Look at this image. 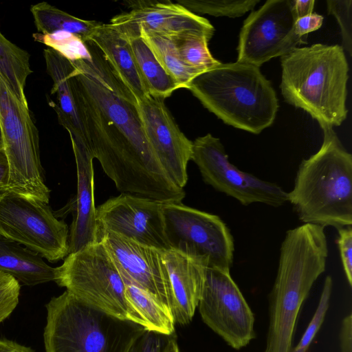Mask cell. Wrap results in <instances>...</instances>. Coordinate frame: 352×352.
Masks as SVG:
<instances>
[{
    "mask_svg": "<svg viewBox=\"0 0 352 352\" xmlns=\"http://www.w3.org/2000/svg\"><path fill=\"white\" fill-rule=\"evenodd\" d=\"M337 243L346 280L352 286V228L351 226L338 229Z\"/></svg>",
    "mask_w": 352,
    "mask_h": 352,
    "instance_id": "cell-35",
    "label": "cell"
},
{
    "mask_svg": "<svg viewBox=\"0 0 352 352\" xmlns=\"http://www.w3.org/2000/svg\"><path fill=\"white\" fill-rule=\"evenodd\" d=\"M198 307L204 322L233 349L255 338L254 314L230 272L207 268Z\"/></svg>",
    "mask_w": 352,
    "mask_h": 352,
    "instance_id": "cell-12",
    "label": "cell"
},
{
    "mask_svg": "<svg viewBox=\"0 0 352 352\" xmlns=\"http://www.w3.org/2000/svg\"><path fill=\"white\" fill-rule=\"evenodd\" d=\"M45 352H127L146 329L96 309L68 291L45 305Z\"/></svg>",
    "mask_w": 352,
    "mask_h": 352,
    "instance_id": "cell-6",
    "label": "cell"
},
{
    "mask_svg": "<svg viewBox=\"0 0 352 352\" xmlns=\"http://www.w3.org/2000/svg\"><path fill=\"white\" fill-rule=\"evenodd\" d=\"M4 148V144H3L2 130H1V124H0V148Z\"/></svg>",
    "mask_w": 352,
    "mask_h": 352,
    "instance_id": "cell-42",
    "label": "cell"
},
{
    "mask_svg": "<svg viewBox=\"0 0 352 352\" xmlns=\"http://www.w3.org/2000/svg\"><path fill=\"white\" fill-rule=\"evenodd\" d=\"M259 0H177V3L194 13L214 16L239 17L254 8Z\"/></svg>",
    "mask_w": 352,
    "mask_h": 352,
    "instance_id": "cell-29",
    "label": "cell"
},
{
    "mask_svg": "<svg viewBox=\"0 0 352 352\" xmlns=\"http://www.w3.org/2000/svg\"><path fill=\"white\" fill-rule=\"evenodd\" d=\"M77 171V192L69 233V254L98 242L94 200V159L88 148H73Z\"/></svg>",
    "mask_w": 352,
    "mask_h": 352,
    "instance_id": "cell-19",
    "label": "cell"
},
{
    "mask_svg": "<svg viewBox=\"0 0 352 352\" xmlns=\"http://www.w3.org/2000/svg\"><path fill=\"white\" fill-rule=\"evenodd\" d=\"M333 287L331 276L325 278L320 298L316 310L305 329L297 346L292 352H307L310 344L320 329L329 306V301Z\"/></svg>",
    "mask_w": 352,
    "mask_h": 352,
    "instance_id": "cell-31",
    "label": "cell"
},
{
    "mask_svg": "<svg viewBox=\"0 0 352 352\" xmlns=\"http://www.w3.org/2000/svg\"><path fill=\"white\" fill-rule=\"evenodd\" d=\"M0 352H34L29 347L7 338H0Z\"/></svg>",
    "mask_w": 352,
    "mask_h": 352,
    "instance_id": "cell-40",
    "label": "cell"
},
{
    "mask_svg": "<svg viewBox=\"0 0 352 352\" xmlns=\"http://www.w3.org/2000/svg\"><path fill=\"white\" fill-rule=\"evenodd\" d=\"M126 3L130 11L113 17L109 23L128 39L140 37L142 31L169 37L196 32L210 39L214 32L208 20L168 0L127 1Z\"/></svg>",
    "mask_w": 352,
    "mask_h": 352,
    "instance_id": "cell-16",
    "label": "cell"
},
{
    "mask_svg": "<svg viewBox=\"0 0 352 352\" xmlns=\"http://www.w3.org/2000/svg\"><path fill=\"white\" fill-rule=\"evenodd\" d=\"M327 256L324 228L304 223L286 232L269 297L270 322L264 352H292L301 306L325 271Z\"/></svg>",
    "mask_w": 352,
    "mask_h": 352,
    "instance_id": "cell-2",
    "label": "cell"
},
{
    "mask_svg": "<svg viewBox=\"0 0 352 352\" xmlns=\"http://www.w3.org/2000/svg\"><path fill=\"white\" fill-rule=\"evenodd\" d=\"M99 241L104 244L126 285L154 294L171 310V288L162 250L110 232H103Z\"/></svg>",
    "mask_w": 352,
    "mask_h": 352,
    "instance_id": "cell-17",
    "label": "cell"
},
{
    "mask_svg": "<svg viewBox=\"0 0 352 352\" xmlns=\"http://www.w3.org/2000/svg\"><path fill=\"white\" fill-rule=\"evenodd\" d=\"M34 39L52 48L72 61L90 57L85 43L71 34L56 32L52 34L33 35Z\"/></svg>",
    "mask_w": 352,
    "mask_h": 352,
    "instance_id": "cell-30",
    "label": "cell"
},
{
    "mask_svg": "<svg viewBox=\"0 0 352 352\" xmlns=\"http://www.w3.org/2000/svg\"><path fill=\"white\" fill-rule=\"evenodd\" d=\"M328 13L333 15L340 25L342 47L350 56L352 54L351 0L327 1Z\"/></svg>",
    "mask_w": 352,
    "mask_h": 352,
    "instance_id": "cell-32",
    "label": "cell"
},
{
    "mask_svg": "<svg viewBox=\"0 0 352 352\" xmlns=\"http://www.w3.org/2000/svg\"><path fill=\"white\" fill-rule=\"evenodd\" d=\"M290 0H267L244 21L239 34L237 62L258 67L306 43L295 30Z\"/></svg>",
    "mask_w": 352,
    "mask_h": 352,
    "instance_id": "cell-13",
    "label": "cell"
},
{
    "mask_svg": "<svg viewBox=\"0 0 352 352\" xmlns=\"http://www.w3.org/2000/svg\"><path fill=\"white\" fill-rule=\"evenodd\" d=\"M10 167L4 148H0V190L4 189L9 181Z\"/></svg>",
    "mask_w": 352,
    "mask_h": 352,
    "instance_id": "cell-39",
    "label": "cell"
},
{
    "mask_svg": "<svg viewBox=\"0 0 352 352\" xmlns=\"http://www.w3.org/2000/svg\"><path fill=\"white\" fill-rule=\"evenodd\" d=\"M32 73L29 54L8 41L0 32V75L12 94L27 105L24 89L26 80Z\"/></svg>",
    "mask_w": 352,
    "mask_h": 352,
    "instance_id": "cell-26",
    "label": "cell"
},
{
    "mask_svg": "<svg viewBox=\"0 0 352 352\" xmlns=\"http://www.w3.org/2000/svg\"><path fill=\"white\" fill-rule=\"evenodd\" d=\"M290 3L296 19L313 13L314 0H290Z\"/></svg>",
    "mask_w": 352,
    "mask_h": 352,
    "instance_id": "cell-38",
    "label": "cell"
},
{
    "mask_svg": "<svg viewBox=\"0 0 352 352\" xmlns=\"http://www.w3.org/2000/svg\"><path fill=\"white\" fill-rule=\"evenodd\" d=\"M164 231L170 249L200 257L208 267L230 271L234 258V239L217 215L184 205L163 204Z\"/></svg>",
    "mask_w": 352,
    "mask_h": 352,
    "instance_id": "cell-10",
    "label": "cell"
},
{
    "mask_svg": "<svg viewBox=\"0 0 352 352\" xmlns=\"http://www.w3.org/2000/svg\"><path fill=\"white\" fill-rule=\"evenodd\" d=\"M138 108L150 146L170 180L184 189L188 181L192 142L181 131L164 100L150 96L138 100Z\"/></svg>",
    "mask_w": 352,
    "mask_h": 352,
    "instance_id": "cell-15",
    "label": "cell"
},
{
    "mask_svg": "<svg viewBox=\"0 0 352 352\" xmlns=\"http://www.w3.org/2000/svg\"><path fill=\"white\" fill-rule=\"evenodd\" d=\"M43 54L47 72L53 80L51 95L54 99L50 100L49 104L56 111L59 124L68 131L72 148H89L72 84L74 66L52 48L44 50Z\"/></svg>",
    "mask_w": 352,
    "mask_h": 352,
    "instance_id": "cell-20",
    "label": "cell"
},
{
    "mask_svg": "<svg viewBox=\"0 0 352 352\" xmlns=\"http://www.w3.org/2000/svg\"><path fill=\"white\" fill-rule=\"evenodd\" d=\"M0 124L10 167L9 190L49 204L41 163L38 131L23 104L9 89L0 75Z\"/></svg>",
    "mask_w": 352,
    "mask_h": 352,
    "instance_id": "cell-8",
    "label": "cell"
},
{
    "mask_svg": "<svg viewBox=\"0 0 352 352\" xmlns=\"http://www.w3.org/2000/svg\"><path fill=\"white\" fill-rule=\"evenodd\" d=\"M187 89L224 123L254 134L273 124L278 109L276 91L259 67L237 61L199 74Z\"/></svg>",
    "mask_w": 352,
    "mask_h": 352,
    "instance_id": "cell-5",
    "label": "cell"
},
{
    "mask_svg": "<svg viewBox=\"0 0 352 352\" xmlns=\"http://www.w3.org/2000/svg\"><path fill=\"white\" fill-rule=\"evenodd\" d=\"M340 352H352V316H346L340 333Z\"/></svg>",
    "mask_w": 352,
    "mask_h": 352,
    "instance_id": "cell-37",
    "label": "cell"
},
{
    "mask_svg": "<svg viewBox=\"0 0 352 352\" xmlns=\"http://www.w3.org/2000/svg\"><path fill=\"white\" fill-rule=\"evenodd\" d=\"M129 41L140 75L151 96L164 100L180 88L142 37L129 38Z\"/></svg>",
    "mask_w": 352,
    "mask_h": 352,
    "instance_id": "cell-24",
    "label": "cell"
},
{
    "mask_svg": "<svg viewBox=\"0 0 352 352\" xmlns=\"http://www.w3.org/2000/svg\"><path fill=\"white\" fill-rule=\"evenodd\" d=\"M69 228L49 204L0 190V235L56 263L69 254Z\"/></svg>",
    "mask_w": 352,
    "mask_h": 352,
    "instance_id": "cell-9",
    "label": "cell"
},
{
    "mask_svg": "<svg viewBox=\"0 0 352 352\" xmlns=\"http://www.w3.org/2000/svg\"><path fill=\"white\" fill-rule=\"evenodd\" d=\"M285 100L317 120L321 129L340 126L347 116L349 65L339 45L296 47L280 57Z\"/></svg>",
    "mask_w": 352,
    "mask_h": 352,
    "instance_id": "cell-3",
    "label": "cell"
},
{
    "mask_svg": "<svg viewBox=\"0 0 352 352\" xmlns=\"http://www.w3.org/2000/svg\"><path fill=\"white\" fill-rule=\"evenodd\" d=\"M0 271L21 285L34 286L54 281L56 267L50 266L36 252L0 235Z\"/></svg>",
    "mask_w": 352,
    "mask_h": 352,
    "instance_id": "cell-22",
    "label": "cell"
},
{
    "mask_svg": "<svg viewBox=\"0 0 352 352\" xmlns=\"http://www.w3.org/2000/svg\"><path fill=\"white\" fill-rule=\"evenodd\" d=\"M140 36L146 42L162 66L180 86L187 89L191 80L200 74L182 60L171 37L142 31Z\"/></svg>",
    "mask_w": 352,
    "mask_h": 352,
    "instance_id": "cell-27",
    "label": "cell"
},
{
    "mask_svg": "<svg viewBox=\"0 0 352 352\" xmlns=\"http://www.w3.org/2000/svg\"><path fill=\"white\" fill-rule=\"evenodd\" d=\"M191 160L206 184L243 206L262 203L279 207L287 201V192L280 186L241 171L230 163L220 140L210 133L192 142Z\"/></svg>",
    "mask_w": 352,
    "mask_h": 352,
    "instance_id": "cell-11",
    "label": "cell"
},
{
    "mask_svg": "<svg viewBox=\"0 0 352 352\" xmlns=\"http://www.w3.org/2000/svg\"><path fill=\"white\" fill-rule=\"evenodd\" d=\"M30 11L39 34L45 35L65 32L74 35L84 43L89 40L93 30L100 23L77 18L47 2L32 5Z\"/></svg>",
    "mask_w": 352,
    "mask_h": 352,
    "instance_id": "cell-25",
    "label": "cell"
},
{
    "mask_svg": "<svg viewBox=\"0 0 352 352\" xmlns=\"http://www.w3.org/2000/svg\"><path fill=\"white\" fill-rule=\"evenodd\" d=\"M164 202L121 193L96 208L98 241L110 232L144 245L164 250L168 243L163 217Z\"/></svg>",
    "mask_w": 352,
    "mask_h": 352,
    "instance_id": "cell-14",
    "label": "cell"
},
{
    "mask_svg": "<svg viewBox=\"0 0 352 352\" xmlns=\"http://www.w3.org/2000/svg\"><path fill=\"white\" fill-rule=\"evenodd\" d=\"M171 38L183 63L200 74L221 63L210 52L208 43L210 39L205 34L187 32Z\"/></svg>",
    "mask_w": 352,
    "mask_h": 352,
    "instance_id": "cell-28",
    "label": "cell"
},
{
    "mask_svg": "<svg viewBox=\"0 0 352 352\" xmlns=\"http://www.w3.org/2000/svg\"><path fill=\"white\" fill-rule=\"evenodd\" d=\"M125 298L149 331L167 336L175 333V322L170 309L154 294L135 285H126Z\"/></svg>",
    "mask_w": 352,
    "mask_h": 352,
    "instance_id": "cell-23",
    "label": "cell"
},
{
    "mask_svg": "<svg viewBox=\"0 0 352 352\" xmlns=\"http://www.w3.org/2000/svg\"><path fill=\"white\" fill-rule=\"evenodd\" d=\"M90 58L72 61V84L90 151L118 191L182 202L184 189L167 177L146 138L134 94L90 39Z\"/></svg>",
    "mask_w": 352,
    "mask_h": 352,
    "instance_id": "cell-1",
    "label": "cell"
},
{
    "mask_svg": "<svg viewBox=\"0 0 352 352\" xmlns=\"http://www.w3.org/2000/svg\"><path fill=\"white\" fill-rule=\"evenodd\" d=\"M323 16L316 13L296 20V33L301 38L306 39L307 34L319 29L323 22Z\"/></svg>",
    "mask_w": 352,
    "mask_h": 352,
    "instance_id": "cell-36",
    "label": "cell"
},
{
    "mask_svg": "<svg viewBox=\"0 0 352 352\" xmlns=\"http://www.w3.org/2000/svg\"><path fill=\"white\" fill-rule=\"evenodd\" d=\"M173 336L145 329L133 341L127 352H164Z\"/></svg>",
    "mask_w": 352,
    "mask_h": 352,
    "instance_id": "cell-34",
    "label": "cell"
},
{
    "mask_svg": "<svg viewBox=\"0 0 352 352\" xmlns=\"http://www.w3.org/2000/svg\"><path fill=\"white\" fill-rule=\"evenodd\" d=\"M322 129V146L300 163L287 201L304 223L338 230L352 225V155L333 127Z\"/></svg>",
    "mask_w": 352,
    "mask_h": 352,
    "instance_id": "cell-4",
    "label": "cell"
},
{
    "mask_svg": "<svg viewBox=\"0 0 352 352\" xmlns=\"http://www.w3.org/2000/svg\"><path fill=\"white\" fill-rule=\"evenodd\" d=\"M164 352H179V346L175 336L170 339Z\"/></svg>",
    "mask_w": 352,
    "mask_h": 352,
    "instance_id": "cell-41",
    "label": "cell"
},
{
    "mask_svg": "<svg viewBox=\"0 0 352 352\" xmlns=\"http://www.w3.org/2000/svg\"><path fill=\"white\" fill-rule=\"evenodd\" d=\"M162 254L170 284L175 322L187 324L192 320L201 296L208 261L173 249L162 250Z\"/></svg>",
    "mask_w": 352,
    "mask_h": 352,
    "instance_id": "cell-18",
    "label": "cell"
},
{
    "mask_svg": "<svg viewBox=\"0 0 352 352\" xmlns=\"http://www.w3.org/2000/svg\"><path fill=\"white\" fill-rule=\"evenodd\" d=\"M54 282L88 305L142 326L129 305L126 284L102 242L69 254L56 267Z\"/></svg>",
    "mask_w": 352,
    "mask_h": 352,
    "instance_id": "cell-7",
    "label": "cell"
},
{
    "mask_svg": "<svg viewBox=\"0 0 352 352\" xmlns=\"http://www.w3.org/2000/svg\"><path fill=\"white\" fill-rule=\"evenodd\" d=\"M102 52L138 100L150 96L138 68L129 39L111 23L99 24L89 38Z\"/></svg>",
    "mask_w": 352,
    "mask_h": 352,
    "instance_id": "cell-21",
    "label": "cell"
},
{
    "mask_svg": "<svg viewBox=\"0 0 352 352\" xmlns=\"http://www.w3.org/2000/svg\"><path fill=\"white\" fill-rule=\"evenodd\" d=\"M21 284L11 275L0 271V323L7 319L19 304Z\"/></svg>",
    "mask_w": 352,
    "mask_h": 352,
    "instance_id": "cell-33",
    "label": "cell"
}]
</instances>
